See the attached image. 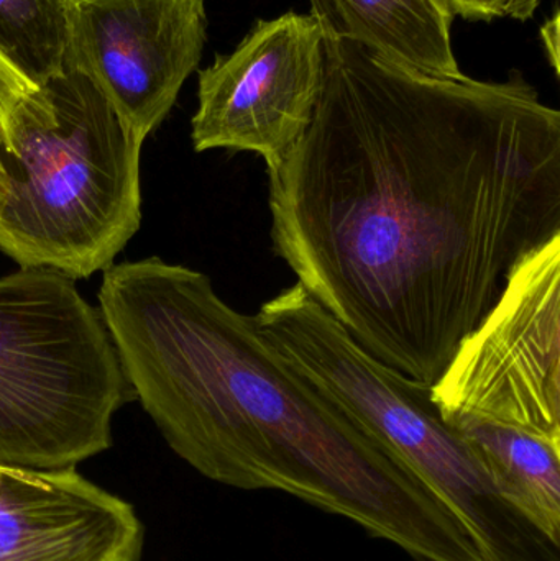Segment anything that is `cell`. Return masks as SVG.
Wrapping results in <instances>:
<instances>
[{
  "label": "cell",
  "mask_w": 560,
  "mask_h": 561,
  "mask_svg": "<svg viewBox=\"0 0 560 561\" xmlns=\"http://www.w3.org/2000/svg\"><path fill=\"white\" fill-rule=\"evenodd\" d=\"M266 171L273 249L299 286L431 388L560 237V114L522 75H426L325 39L311 125Z\"/></svg>",
  "instance_id": "obj_1"
},
{
  "label": "cell",
  "mask_w": 560,
  "mask_h": 561,
  "mask_svg": "<svg viewBox=\"0 0 560 561\" xmlns=\"http://www.w3.org/2000/svg\"><path fill=\"white\" fill-rule=\"evenodd\" d=\"M98 297L132 394L203 477L292 494L414 561H483L459 520L283 363L209 276L158 256L114 263Z\"/></svg>",
  "instance_id": "obj_2"
},
{
  "label": "cell",
  "mask_w": 560,
  "mask_h": 561,
  "mask_svg": "<svg viewBox=\"0 0 560 561\" xmlns=\"http://www.w3.org/2000/svg\"><path fill=\"white\" fill-rule=\"evenodd\" d=\"M144 141L79 72L26 92L0 127V252L75 280L111 268L140 229Z\"/></svg>",
  "instance_id": "obj_3"
},
{
  "label": "cell",
  "mask_w": 560,
  "mask_h": 561,
  "mask_svg": "<svg viewBox=\"0 0 560 561\" xmlns=\"http://www.w3.org/2000/svg\"><path fill=\"white\" fill-rule=\"evenodd\" d=\"M255 320L279 359L407 468L485 561H560V543L500 494L470 445L444 421L431 386L365 352L298 283L266 300Z\"/></svg>",
  "instance_id": "obj_4"
},
{
  "label": "cell",
  "mask_w": 560,
  "mask_h": 561,
  "mask_svg": "<svg viewBox=\"0 0 560 561\" xmlns=\"http://www.w3.org/2000/svg\"><path fill=\"white\" fill-rule=\"evenodd\" d=\"M134 399L99 307L43 268L0 276V465L69 470L112 447Z\"/></svg>",
  "instance_id": "obj_5"
},
{
  "label": "cell",
  "mask_w": 560,
  "mask_h": 561,
  "mask_svg": "<svg viewBox=\"0 0 560 561\" xmlns=\"http://www.w3.org/2000/svg\"><path fill=\"white\" fill-rule=\"evenodd\" d=\"M467 414L560 442V237L523 260L431 388Z\"/></svg>",
  "instance_id": "obj_6"
},
{
  "label": "cell",
  "mask_w": 560,
  "mask_h": 561,
  "mask_svg": "<svg viewBox=\"0 0 560 561\" xmlns=\"http://www.w3.org/2000/svg\"><path fill=\"white\" fill-rule=\"evenodd\" d=\"M324 79L325 36L311 13L260 20L199 71L194 150L250 151L276 167L305 137Z\"/></svg>",
  "instance_id": "obj_7"
},
{
  "label": "cell",
  "mask_w": 560,
  "mask_h": 561,
  "mask_svg": "<svg viewBox=\"0 0 560 561\" xmlns=\"http://www.w3.org/2000/svg\"><path fill=\"white\" fill-rule=\"evenodd\" d=\"M65 61L94 82L141 140L203 58L206 0H65Z\"/></svg>",
  "instance_id": "obj_8"
},
{
  "label": "cell",
  "mask_w": 560,
  "mask_h": 561,
  "mask_svg": "<svg viewBox=\"0 0 560 561\" xmlns=\"http://www.w3.org/2000/svg\"><path fill=\"white\" fill-rule=\"evenodd\" d=\"M144 526L130 504L76 468L0 471V561H138Z\"/></svg>",
  "instance_id": "obj_9"
},
{
  "label": "cell",
  "mask_w": 560,
  "mask_h": 561,
  "mask_svg": "<svg viewBox=\"0 0 560 561\" xmlns=\"http://www.w3.org/2000/svg\"><path fill=\"white\" fill-rule=\"evenodd\" d=\"M325 39L355 42L433 76L462 75L453 48L454 13L444 0H309Z\"/></svg>",
  "instance_id": "obj_10"
},
{
  "label": "cell",
  "mask_w": 560,
  "mask_h": 561,
  "mask_svg": "<svg viewBox=\"0 0 560 561\" xmlns=\"http://www.w3.org/2000/svg\"><path fill=\"white\" fill-rule=\"evenodd\" d=\"M443 419L470 445L500 494L560 543V442L476 415Z\"/></svg>",
  "instance_id": "obj_11"
},
{
  "label": "cell",
  "mask_w": 560,
  "mask_h": 561,
  "mask_svg": "<svg viewBox=\"0 0 560 561\" xmlns=\"http://www.w3.org/2000/svg\"><path fill=\"white\" fill-rule=\"evenodd\" d=\"M65 0H0V51L38 85L62 72Z\"/></svg>",
  "instance_id": "obj_12"
},
{
  "label": "cell",
  "mask_w": 560,
  "mask_h": 561,
  "mask_svg": "<svg viewBox=\"0 0 560 561\" xmlns=\"http://www.w3.org/2000/svg\"><path fill=\"white\" fill-rule=\"evenodd\" d=\"M454 16L473 22L495 19H515L526 22L535 15L541 0H444Z\"/></svg>",
  "instance_id": "obj_13"
},
{
  "label": "cell",
  "mask_w": 560,
  "mask_h": 561,
  "mask_svg": "<svg viewBox=\"0 0 560 561\" xmlns=\"http://www.w3.org/2000/svg\"><path fill=\"white\" fill-rule=\"evenodd\" d=\"M35 88L0 51V127L13 105Z\"/></svg>",
  "instance_id": "obj_14"
},
{
  "label": "cell",
  "mask_w": 560,
  "mask_h": 561,
  "mask_svg": "<svg viewBox=\"0 0 560 561\" xmlns=\"http://www.w3.org/2000/svg\"><path fill=\"white\" fill-rule=\"evenodd\" d=\"M542 42H545L546 49H548L551 66L555 68L556 75H559V49H560V23L559 10H556L551 20L545 23L541 28Z\"/></svg>",
  "instance_id": "obj_15"
},
{
  "label": "cell",
  "mask_w": 560,
  "mask_h": 561,
  "mask_svg": "<svg viewBox=\"0 0 560 561\" xmlns=\"http://www.w3.org/2000/svg\"><path fill=\"white\" fill-rule=\"evenodd\" d=\"M2 467H3V465H0V471H2Z\"/></svg>",
  "instance_id": "obj_16"
}]
</instances>
